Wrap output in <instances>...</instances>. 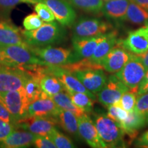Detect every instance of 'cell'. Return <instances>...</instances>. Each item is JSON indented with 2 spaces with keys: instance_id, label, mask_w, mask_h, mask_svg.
I'll return each instance as SVG.
<instances>
[{
  "instance_id": "4dcf8cb0",
  "label": "cell",
  "mask_w": 148,
  "mask_h": 148,
  "mask_svg": "<svg viewBox=\"0 0 148 148\" xmlns=\"http://www.w3.org/2000/svg\"><path fill=\"white\" fill-rule=\"evenodd\" d=\"M136 96H137L136 92L129 90L122 95L117 103L122 108L124 109L127 112H132L134 110L135 104H136Z\"/></svg>"
},
{
  "instance_id": "3957f363",
  "label": "cell",
  "mask_w": 148,
  "mask_h": 148,
  "mask_svg": "<svg viewBox=\"0 0 148 148\" xmlns=\"http://www.w3.org/2000/svg\"><path fill=\"white\" fill-rule=\"evenodd\" d=\"M145 67L138 55L132 53L130 58L115 75L130 90L137 93L142 79L145 76Z\"/></svg>"
},
{
  "instance_id": "8d00e7d4",
  "label": "cell",
  "mask_w": 148,
  "mask_h": 148,
  "mask_svg": "<svg viewBox=\"0 0 148 148\" xmlns=\"http://www.w3.org/2000/svg\"><path fill=\"white\" fill-rule=\"evenodd\" d=\"M15 125L13 123L3 121L0 119V142L8 136L15 129Z\"/></svg>"
},
{
  "instance_id": "1f68e13d",
  "label": "cell",
  "mask_w": 148,
  "mask_h": 148,
  "mask_svg": "<svg viewBox=\"0 0 148 148\" xmlns=\"http://www.w3.org/2000/svg\"><path fill=\"white\" fill-rule=\"evenodd\" d=\"M108 113L107 116L118 123H121L126 119L128 116V112L122 108L117 102L107 107Z\"/></svg>"
},
{
  "instance_id": "ffe728a7",
  "label": "cell",
  "mask_w": 148,
  "mask_h": 148,
  "mask_svg": "<svg viewBox=\"0 0 148 148\" xmlns=\"http://www.w3.org/2000/svg\"><path fill=\"white\" fill-rule=\"evenodd\" d=\"M130 0H110L105 1L101 12L108 18L117 21L125 20Z\"/></svg>"
},
{
  "instance_id": "603a6c76",
  "label": "cell",
  "mask_w": 148,
  "mask_h": 148,
  "mask_svg": "<svg viewBox=\"0 0 148 148\" xmlns=\"http://www.w3.org/2000/svg\"><path fill=\"white\" fill-rule=\"evenodd\" d=\"M56 118L58 124L66 132L74 136L79 135L78 119L73 112L60 108Z\"/></svg>"
},
{
  "instance_id": "b9f144b4",
  "label": "cell",
  "mask_w": 148,
  "mask_h": 148,
  "mask_svg": "<svg viewBox=\"0 0 148 148\" xmlns=\"http://www.w3.org/2000/svg\"><path fill=\"white\" fill-rule=\"evenodd\" d=\"M148 12V0H131Z\"/></svg>"
},
{
  "instance_id": "8992f818",
  "label": "cell",
  "mask_w": 148,
  "mask_h": 148,
  "mask_svg": "<svg viewBox=\"0 0 148 148\" xmlns=\"http://www.w3.org/2000/svg\"><path fill=\"white\" fill-rule=\"evenodd\" d=\"M57 124L56 117L26 116L18 120L14 125L36 135L48 136Z\"/></svg>"
},
{
  "instance_id": "2e32d148",
  "label": "cell",
  "mask_w": 148,
  "mask_h": 148,
  "mask_svg": "<svg viewBox=\"0 0 148 148\" xmlns=\"http://www.w3.org/2000/svg\"><path fill=\"white\" fill-rule=\"evenodd\" d=\"M60 110L51 97L44 92L41 97L29 103L27 116L56 117Z\"/></svg>"
},
{
  "instance_id": "7dc6e473",
  "label": "cell",
  "mask_w": 148,
  "mask_h": 148,
  "mask_svg": "<svg viewBox=\"0 0 148 148\" xmlns=\"http://www.w3.org/2000/svg\"><path fill=\"white\" fill-rule=\"evenodd\" d=\"M103 1H110V0H103Z\"/></svg>"
},
{
  "instance_id": "7c38bea8",
  "label": "cell",
  "mask_w": 148,
  "mask_h": 148,
  "mask_svg": "<svg viewBox=\"0 0 148 148\" xmlns=\"http://www.w3.org/2000/svg\"><path fill=\"white\" fill-rule=\"evenodd\" d=\"M116 45L107 53L101 62L103 69L111 73H116L121 70L132 54L119 41L116 42Z\"/></svg>"
},
{
  "instance_id": "7bdbcfd3",
  "label": "cell",
  "mask_w": 148,
  "mask_h": 148,
  "mask_svg": "<svg viewBox=\"0 0 148 148\" xmlns=\"http://www.w3.org/2000/svg\"><path fill=\"white\" fill-rule=\"evenodd\" d=\"M148 92V82L145 83L143 85H140L137 91V95H141V94Z\"/></svg>"
},
{
  "instance_id": "277c9868",
  "label": "cell",
  "mask_w": 148,
  "mask_h": 148,
  "mask_svg": "<svg viewBox=\"0 0 148 148\" xmlns=\"http://www.w3.org/2000/svg\"><path fill=\"white\" fill-rule=\"evenodd\" d=\"M0 101L8 109L16 122L27 115V109L30 101L23 88L0 92Z\"/></svg>"
},
{
  "instance_id": "836d02e7",
  "label": "cell",
  "mask_w": 148,
  "mask_h": 148,
  "mask_svg": "<svg viewBox=\"0 0 148 148\" xmlns=\"http://www.w3.org/2000/svg\"><path fill=\"white\" fill-rule=\"evenodd\" d=\"M43 24V21L36 13H32L23 19V25L25 30H34L38 29Z\"/></svg>"
},
{
  "instance_id": "6da1fadb",
  "label": "cell",
  "mask_w": 148,
  "mask_h": 148,
  "mask_svg": "<svg viewBox=\"0 0 148 148\" xmlns=\"http://www.w3.org/2000/svg\"><path fill=\"white\" fill-rule=\"evenodd\" d=\"M23 39L33 47H45L59 43L64 37V31L56 22H47L34 30H21Z\"/></svg>"
},
{
  "instance_id": "d4e9b609",
  "label": "cell",
  "mask_w": 148,
  "mask_h": 148,
  "mask_svg": "<svg viewBox=\"0 0 148 148\" xmlns=\"http://www.w3.org/2000/svg\"><path fill=\"white\" fill-rule=\"evenodd\" d=\"M125 20L138 25L148 23V12L145 9L130 0Z\"/></svg>"
},
{
  "instance_id": "7402d4cb",
  "label": "cell",
  "mask_w": 148,
  "mask_h": 148,
  "mask_svg": "<svg viewBox=\"0 0 148 148\" xmlns=\"http://www.w3.org/2000/svg\"><path fill=\"white\" fill-rule=\"evenodd\" d=\"M146 123V115L132 111L128 112V116L125 121L120 123L125 134L128 135L131 139L136 137L137 130L142 128Z\"/></svg>"
},
{
  "instance_id": "d6986e66",
  "label": "cell",
  "mask_w": 148,
  "mask_h": 148,
  "mask_svg": "<svg viewBox=\"0 0 148 148\" xmlns=\"http://www.w3.org/2000/svg\"><path fill=\"white\" fill-rule=\"evenodd\" d=\"M44 66L45 65L42 66L41 72L38 80L42 91H43L49 97H52L53 95L58 92L65 90V88L60 79L52 74L47 73Z\"/></svg>"
},
{
  "instance_id": "60d3db41",
  "label": "cell",
  "mask_w": 148,
  "mask_h": 148,
  "mask_svg": "<svg viewBox=\"0 0 148 148\" xmlns=\"http://www.w3.org/2000/svg\"><path fill=\"white\" fill-rule=\"evenodd\" d=\"M140 57V60H141L142 62H143L144 66L145 67L146 70L148 69V50L146 52L142 53V54L138 55Z\"/></svg>"
},
{
  "instance_id": "484cf974",
  "label": "cell",
  "mask_w": 148,
  "mask_h": 148,
  "mask_svg": "<svg viewBox=\"0 0 148 148\" xmlns=\"http://www.w3.org/2000/svg\"><path fill=\"white\" fill-rule=\"evenodd\" d=\"M69 95L73 103L78 108L82 109L85 112H90L92 110L94 99L84 92L65 90Z\"/></svg>"
},
{
  "instance_id": "52a82bcc",
  "label": "cell",
  "mask_w": 148,
  "mask_h": 148,
  "mask_svg": "<svg viewBox=\"0 0 148 148\" xmlns=\"http://www.w3.org/2000/svg\"><path fill=\"white\" fill-rule=\"evenodd\" d=\"M111 28L106 22L94 18H82L74 24L73 38H88L105 34Z\"/></svg>"
},
{
  "instance_id": "f1b7e54d",
  "label": "cell",
  "mask_w": 148,
  "mask_h": 148,
  "mask_svg": "<svg viewBox=\"0 0 148 148\" xmlns=\"http://www.w3.org/2000/svg\"><path fill=\"white\" fill-rule=\"evenodd\" d=\"M40 0H0V17L8 18L9 14L16 5L21 3L34 4L39 2Z\"/></svg>"
},
{
  "instance_id": "7a4b0ae2",
  "label": "cell",
  "mask_w": 148,
  "mask_h": 148,
  "mask_svg": "<svg viewBox=\"0 0 148 148\" xmlns=\"http://www.w3.org/2000/svg\"><path fill=\"white\" fill-rule=\"evenodd\" d=\"M95 125L101 140L106 147H125V132L118 122L105 114H97Z\"/></svg>"
},
{
  "instance_id": "f6af8a7d",
  "label": "cell",
  "mask_w": 148,
  "mask_h": 148,
  "mask_svg": "<svg viewBox=\"0 0 148 148\" xmlns=\"http://www.w3.org/2000/svg\"><path fill=\"white\" fill-rule=\"evenodd\" d=\"M146 123H147L148 124V112L146 114Z\"/></svg>"
},
{
  "instance_id": "30bf717a",
  "label": "cell",
  "mask_w": 148,
  "mask_h": 148,
  "mask_svg": "<svg viewBox=\"0 0 148 148\" xmlns=\"http://www.w3.org/2000/svg\"><path fill=\"white\" fill-rule=\"evenodd\" d=\"M40 1L49 6L61 25L71 27L75 23L76 13L67 0H40Z\"/></svg>"
},
{
  "instance_id": "ba28073f",
  "label": "cell",
  "mask_w": 148,
  "mask_h": 148,
  "mask_svg": "<svg viewBox=\"0 0 148 148\" xmlns=\"http://www.w3.org/2000/svg\"><path fill=\"white\" fill-rule=\"evenodd\" d=\"M129 88L119 80L116 75H110L107 78L104 86L97 94L98 101L103 106L108 107L119 101L122 95Z\"/></svg>"
},
{
  "instance_id": "d6a6232c",
  "label": "cell",
  "mask_w": 148,
  "mask_h": 148,
  "mask_svg": "<svg viewBox=\"0 0 148 148\" xmlns=\"http://www.w3.org/2000/svg\"><path fill=\"white\" fill-rule=\"evenodd\" d=\"M34 10L43 21L52 22L56 19L51 9L47 4L42 1H39L36 3L34 6Z\"/></svg>"
},
{
  "instance_id": "74e56055",
  "label": "cell",
  "mask_w": 148,
  "mask_h": 148,
  "mask_svg": "<svg viewBox=\"0 0 148 148\" xmlns=\"http://www.w3.org/2000/svg\"><path fill=\"white\" fill-rule=\"evenodd\" d=\"M0 66H8L10 68H16V69H20L22 70V67L18 65L13 61L9 59L8 57L4 54V53L0 49Z\"/></svg>"
},
{
  "instance_id": "e575fe53",
  "label": "cell",
  "mask_w": 148,
  "mask_h": 148,
  "mask_svg": "<svg viewBox=\"0 0 148 148\" xmlns=\"http://www.w3.org/2000/svg\"><path fill=\"white\" fill-rule=\"evenodd\" d=\"M134 110L139 114H147L148 112V92L137 95Z\"/></svg>"
},
{
  "instance_id": "d590c367",
  "label": "cell",
  "mask_w": 148,
  "mask_h": 148,
  "mask_svg": "<svg viewBox=\"0 0 148 148\" xmlns=\"http://www.w3.org/2000/svg\"><path fill=\"white\" fill-rule=\"evenodd\" d=\"M33 145L38 148H56L55 144L51 140L49 136L36 135Z\"/></svg>"
},
{
  "instance_id": "f546056e",
  "label": "cell",
  "mask_w": 148,
  "mask_h": 148,
  "mask_svg": "<svg viewBox=\"0 0 148 148\" xmlns=\"http://www.w3.org/2000/svg\"><path fill=\"white\" fill-rule=\"evenodd\" d=\"M49 137L55 144L56 147L58 148H73L74 145L73 142L69 137L59 132L56 128L53 130L49 135Z\"/></svg>"
},
{
  "instance_id": "9a60e30c",
  "label": "cell",
  "mask_w": 148,
  "mask_h": 148,
  "mask_svg": "<svg viewBox=\"0 0 148 148\" xmlns=\"http://www.w3.org/2000/svg\"><path fill=\"white\" fill-rule=\"evenodd\" d=\"M73 73L85 87L94 94L100 91L107 79L103 69H88Z\"/></svg>"
},
{
  "instance_id": "ab89813d",
  "label": "cell",
  "mask_w": 148,
  "mask_h": 148,
  "mask_svg": "<svg viewBox=\"0 0 148 148\" xmlns=\"http://www.w3.org/2000/svg\"><path fill=\"white\" fill-rule=\"evenodd\" d=\"M138 145L143 147H148V130L143 133L138 140Z\"/></svg>"
},
{
  "instance_id": "5b68a950",
  "label": "cell",
  "mask_w": 148,
  "mask_h": 148,
  "mask_svg": "<svg viewBox=\"0 0 148 148\" xmlns=\"http://www.w3.org/2000/svg\"><path fill=\"white\" fill-rule=\"evenodd\" d=\"M29 48L44 62L45 65L60 66L73 62V53L69 49L62 47H33Z\"/></svg>"
},
{
  "instance_id": "83f0119b",
  "label": "cell",
  "mask_w": 148,
  "mask_h": 148,
  "mask_svg": "<svg viewBox=\"0 0 148 148\" xmlns=\"http://www.w3.org/2000/svg\"><path fill=\"white\" fill-rule=\"evenodd\" d=\"M23 89L30 103L41 97L44 93L40 88L39 82L30 75L25 81L23 85Z\"/></svg>"
},
{
  "instance_id": "cb8c5ba5",
  "label": "cell",
  "mask_w": 148,
  "mask_h": 148,
  "mask_svg": "<svg viewBox=\"0 0 148 148\" xmlns=\"http://www.w3.org/2000/svg\"><path fill=\"white\" fill-rule=\"evenodd\" d=\"M51 97L59 108L62 109V110H65L73 112L77 117L86 114V112L84 110L74 104L69 95H68V93L66 91L58 92V93L56 94V95H53Z\"/></svg>"
},
{
  "instance_id": "e0dca14e",
  "label": "cell",
  "mask_w": 148,
  "mask_h": 148,
  "mask_svg": "<svg viewBox=\"0 0 148 148\" xmlns=\"http://www.w3.org/2000/svg\"><path fill=\"white\" fill-rule=\"evenodd\" d=\"M10 45H24L25 42L21 30L7 20L0 21V47Z\"/></svg>"
},
{
  "instance_id": "4316f807",
  "label": "cell",
  "mask_w": 148,
  "mask_h": 148,
  "mask_svg": "<svg viewBox=\"0 0 148 148\" xmlns=\"http://www.w3.org/2000/svg\"><path fill=\"white\" fill-rule=\"evenodd\" d=\"M72 5L85 12L99 13L102 10L103 0H67Z\"/></svg>"
},
{
  "instance_id": "44dd1931",
  "label": "cell",
  "mask_w": 148,
  "mask_h": 148,
  "mask_svg": "<svg viewBox=\"0 0 148 148\" xmlns=\"http://www.w3.org/2000/svg\"><path fill=\"white\" fill-rule=\"evenodd\" d=\"M116 42H117V39H116V34L115 32L106 34L104 38L99 42L92 56L89 58L92 62L101 64L103 58L116 45Z\"/></svg>"
},
{
  "instance_id": "bcb514c9",
  "label": "cell",
  "mask_w": 148,
  "mask_h": 148,
  "mask_svg": "<svg viewBox=\"0 0 148 148\" xmlns=\"http://www.w3.org/2000/svg\"><path fill=\"white\" fill-rule=\"evenodd\" d=\"M0 147H2V145H1V143L0 142Z\"/></svg>"
},
{
  "instance_id": "4fadbf2b",
  "label": "cell",
  "mask_w": 148,
  "mask_h": 148,
  "mask_svg": "<svg viewBox=\"0 0 148 148\" xmlns=\"http://www.w3.org/2000/svg\"><path fill=\"white\" fill-rule=\"evenodd\" d=\"M79 135L90 147L93 148L106 147L99 137L95 123L86 114L77 117Z\"/></svg>"
},
{
  "instance_id": "8fae6325",
  "label": "cell",
  "mask_w": 148,
  "mask_h": 148,
  "mask_svg": "<svg viewBox=\"0 0 148 148\" xmlns=\"http://www.w3.org/2000/svg\"><path fill=\"white\" fill-rule=\"evenodd\" d=\"M119 43L130 52L140 55L148 50V23L136 30L130 32L125 40Z\"/></svg>"
},
{
  "instance_id": "ee69618b",
  "label": "cell",
  "mask_w": 148,
  "mask_h": 148,
  "mask_svg": "<svg viewBox=\"0 0 148 148\" xmlns=\"http://www.w3.org/2000/svg\"><path fill=\"white\" fill-rule=\"evenodd\" d=\"M147 82H148V69L147 70V71H146L145 76H144L143 79H142V81H141V82H140V85H143V84H145V83H147Z\"/></svg>"
},
{
  "instance_id": "9c48e42d",
  "label": "cell",
  "mask_w": 148,
  "mask_h": 148,
  "mask_svg": "<svg viewBox=\"0 0 148 148\" xmlns=\"http://www.w3.org/2000/svg\"><path fill=\"white\" fill-rule=\"evenodd\" d=\"M9 59L22 67L27 65H45L44 62L31 50L29 45H10L0 47Z\"/></svg>"
},
{
  "instance_id": "ac0fdd59",
  "label": "cell",
  "mask_w": 148,
  "mask_h": 148,
  "mask_svg": "<svg viewBox=\"0 0 148 148\" xmlns=\"http://www.w3.org/2000/svg\"><path fill=\"white\" fill-rule=\"evenodd\" d=\"M36 134L27 130H14L8 136L1 142L2 147L5 148H25L34 143Z\"/></svg>"
},
{
  "instance_id": "5bb4252c",
  "label": "cell",
  "mask_w": 148,
  "mask_h": 148,
  "mask_svg": "<svg viewBox=\"0 0 148 148\" xmlns=\"http://www.w3.org/2000/svg\"><path fill=\"white\" fill-rule=\"evenodd\" d=\"M105 34L88 38H72L74 50V53H73V62L82 59L90 58L99 42L104 38Z\"/></svg>"
},
{
  "instance_id": "f35d334b",
  "label": "cell",
  "mask_w": 148,
  "mask_h": 148,
  "mask_svg": "<svg viewBox=\"0 0 148 148\" xmlns=\"http://www.w3.org/2000/svg\"><path fill=\"white\" fill-rule=\"evenodd\" d=\"M0 119L8 122V123H13V124H15L16 123L15 119H14L13 116L1 101H0Z\"/></svg>"
}]
</instances>
